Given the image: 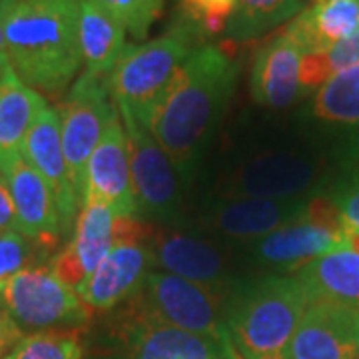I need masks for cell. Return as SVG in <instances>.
Wrapping results in <instances>:
<instances>
[{
    "label": "cell",
    "mask_w": 359,
    "mask_h": 359,
    "mask_svg": "<svg viewBox=\"0 0 359 359\" xmlns=\"http://www.w3.org/2000/svg\"><path fill=\"white\" fill-rule=\"evenodd\" d=\"M238 72V65L222 48L198 46L156 106L148 130L172 158L182 178L190 176L226 114Z\"/></svg>",
    "instance_id": "1"
},
{
    "label": "cell",
    "mask_w": 359,
    "mask_h": 359,
    "mask_svg": "<svg viewBox=\"0 0 359 359\" xmlns=\"http://www.w3.org/2000/svg\"><path fill=\"white\" fill-rule=\"evenodd\" d=\"M6 58L44 98H60L82 68L80 0H2Z\"/></svg>",
    "instance_id": "2"
},
{
    "label": "cell",
    "mask_w": 359,
    "mask_h": 359,
    "mask_svg": "<svg viewBox=\"0 0 359 359\" xmlns=\"http://www.w3.org/2000/svg\"><path fill=\"white\" fill-rule=\"evenodd\" d=\"M311 304L297 276H266L236 292L226 311V334L242 359H283Z\"/></svg>",
    "instance_id": "3"
},
{
    "label": "cell",
    "mask_w": 359,
    "mask_h": 359,
    "mask_svg": "<svg viewBox=\"0 0 359 359\" xmlns=\"http://www.w3.org/2000/svg\"><path fill=\"white\" fill-rule=\"evenodd\" d=\"M194 50V30L184 26L160 39L126 44L106 80L122 122L148 128L156 106Z\"/></svg>",
    "instance_id": "4"
},
{
    "label": "cell",
    "mask_w": 359,
    "mask_h": 359,
    "mask_svg": "<svg viewBox=\"0 0 359 359\" xmlns=\"http://www.w3.org/2000/svg\"><path fill=\"white\" fill-rule=\"evenodd\" d=\"M222 294L224 292L188 282L174 273L152 269L138 294L128 299V309L142 318L214 339L224 347L228 341V306H224Z\"/></svg>",
    "instance_id": "5"
},
{
    "label": "cell",
    "mask_w": 359,
    "mask_h": 359,
    "mask_svg": "<svg viewBox=\"0 0 359 359\" xmlns=\"http://www.w3.org/2000/svg\"><path fill=\"white\" fill-rule=\"evenodd\" d=\"M2 309L25 332L78 330L90 321L92 309L66 285L52 266H32L16 273L0 292Z\"/></svg>",
    "instance_id": "6"
},
{
    "label": "cell",
    "mask_w": 359,
    "mask_h": 359,
    "mask_svg": "<svg viewBox=\"0 0 359 359\" xmlns=\"http://www.w3.org/2000/svg\"><path fill=\"white\" fill-rule=\"evenodd\" d=\"M56 112L60 118V136L70 184L82 205L84 176L90 156L118 108L110 96L106 80L80 74L68 90L65 100L58 102Z\"/></svg>",
    "instance_id": "7"
},
{
    "label": "cell",
    "mask_w": 359,
    "mask_h": 359,
    "mask_svg": "<svg viewBox=\"0 0 359 359\" xmlns=\"http://www.w3.org/2000/svg\"><path fill=\"white\" fill-rule=\"evenodd\" d=\"M320 164L302 150L268 148L248 156L219 182V198L292 200L318 182Z\"/></svg>",
    "instance_id": "8"
},
{
    "label": "cell",
    "mask_w": 359,
    "mask_h": 359,
    "mask_svg": "<svg viewBox=\"0 0 359 359\" xmlns=\"http://www.w3.org/2000/svg\"><path fill=\"white\" fill-rule=\"evenodd\" d=\"M128 136L130 172L138 214L156 222H174L182 212V174L150 130L122 122Z\"/></svg>",
    "instance_id": "9"
},
{
    "label": "cell",
    "mask_w": 359,
    "mask_h": 359,
    "mask_svg": "<svg viewBox=\"0 0 359 359\" xmlns=\"http://www.w3.org/2000/svg\"><path fill=\"white\" fill-rule=\"evenodd\" d=\"M84 202L106 204L118 218H138L132 188L128 136L120 112H116L90 156L84 176ZM82 208V205H80Z\"/></svg>",
    "instance_id": "10"
},
{
    "label": "cell",
    "mask_w": 359,
    "mask_h": 359,
    "mask_svg": "<svg viewBox=\"0 0 359 359\" xmlns=\"http://www.w3.org/2000/svg\"><path fill=\"white\" fill-rule=\"evenodd\" d=\"M283 359H359V309L330 299L311 302Z\"/></svg>",
    "instance_id": "11"
},
{
    "label": "cell",
    "mask_w": 359,
    "mask_h": 359,
    "mask_svg": "<svg viewBox=\"0 0 359 359\" xmlns=\"http://www.w3.org/2000/svg\"><path fill=\"white\" fill-rule=\"evenodd\" d=\"M0 176L13 196L18 231L44 252L54 250L62 240V224L46 180L26 162L22 154H16L0 168Z\"/></svg>",
    "instance_id": "12"
},
{
    "label": "cell",
    "mask_w": 359,
    "mask_h": 359,
    "mask_svg": "<svg viewBox=\"0 0 359 359\" xmlns=\"http://www.w3.org/2000/svg\"><path fill=\"white\" fill-rule=\"evenodd\" d=\"M114 212L100 202H84L80 208L72 240L52 259L54 273L78 292L102 259L118 244Z\"/></svg>",
    "instance_id": "13"
},
{
    "label": "cell",
    "mask_w": 359,
    "mask_h": 359,
    "mask_svg": "<svg viewBox=\"0 0 359 359\" xmlns=\"http://www.w3.org/2000/svg\"><path fill=\"white\" fill-rule=\"evenodd\" d=\"M154 266L188 282L226 292L230 257L219 245L178 230H158L150 240Z\"/></svg>",
    "instance_id": "14"
},
{
    "label": "cell",
    "mask_w": 359,
    "mask_h": 359,
    "mask_svg": "<svg viewBox=\"0 0 359 359\" xmlns=\"http://www.w3.org/2000/svg\"><path fill=\"white\" fill-rule=\"evenodd\" d=\"M152 269L154 254L150 242L118 244L76 294L90 309L110 311L138 294Z\"/></svg>",
    "instance_id": "15"
},
{
    "label": "cell",
    "mask_w": 359,
    "mask_h": 359,
    "mask_svg": "<svg viewBox=\"0 0 359 359\" xmlns=\"http://www.w3.org/2000/svg\"><path fill=\"white\" fill-rule=\"evenodd\" d=\"M22 156L50 186L62 224V233L70 231V228L76 224L80 200L68 176L62 136H60V118L56 108L50 104L40 112L36 122L28 132L22 146Z\"/></svg>",
    "instance_id": "16"
},
{
    "label": "cell",
    "mask_w": 359,
    "mask_h": 359,
    "mask_svg": "<svg viewBox=\"0 0 359 359\" xmlns=\"http://www.w3.org/2000/svg\"><path fill=\"white\" fill-rule=\"evenodd\" d=\"M304 50L283 28L257 48L252 62L250 94L254 102L271 110H283L302 94Z\"/></svg>",
    "instance_id": "17"
},
{
    "label": "cell",
    "mask_w": 359,
    "mask_h": 359,
    "mask_svg": "<svg viewBox=\"0 0 359 359\" xmlns=\"http://www.w3.org/2000/svg\"><path fill=\"white\" fill-rule=\"evenodd\" d=\"M308 200H219L208 216V228L230 240L257 242L271 231L285 228L306 216Z\"/></svg>",
    "instance_id": "18"
},
{
    "label": "cell",
    "mask_w": 359,
    "mask_h": 359,
    "mask_svg": "<svg viewBox=\"0 0 359 359\" xmlns=\"http://www.w3.org/2000/svg\"><path fill=\"white\" fill-rule=\"evenodd\" d=\"M346 228H330L306 216L254 242V259L282 269H302L318 257L346 250Z\"/></svg>",
    "instance_id": "19"
},
{
    "label": "cell",
    "mask_w": 359,
    "mask_h": 359,
    "mask_svg": "<svg viewBox=\"0 0 359 359\" xmlns=\"http://www.w3.org/2000/svg\"><path fill=\"white\" fill-rule=\"evenodd\" d=\"M124 339L130 359H228L214 339L142 318L130 309Z\"/></svg>",
    "instance_id": "20"
},
{
    "label": "cell",
    "mask_w": 359,
    "mask_h": 359,
    "mask_svg": "<svg viewBox=\"0 0 359 359\" xmlns=\"http://www.w3.org/2000/svg\"><path fill=\"white\" fill-rule=\"evenodd\" d=\"M359 28L358 0H311L285 30L306 52L325 50Z\"/></svg>",
    "instance_id": "21"
},
{
    "label": "cell",
    "mask_w": 359,
    "mask_h": 359,
    "mask_svg": "<svg viewBox=\"0 0 359 359\" xmlns=\"http://www.w3.org/2000/svg\"><path fill=\"white\" fill-rule=\"evenodd\" d=\"M80 50L84 72L108 80L126 50V28L90 0H80Z\"/></svg>",
    "instance_id": "22"
},
{
    "label": "cell",
    "mask_w": 359,
    "mask_h": 359,
    "mask_svg": "<svg viewBox=\"0 0 359 359\" xmlns=\"http://www.w3.org/2000/svg\"><path fill=\"white\" fill-rule=\"evenodd\" d=\"M46 106V98L26 86L8 65L0 80V168L22 154L26 136Z\"/></svg>",
    "instance_id": "23"
},
{
    "label": "cell",
    "mask_w": 359,
    "mask_h": 359,
    "mask_svg": "<svg viewBox=\"0 0 359 359\" xmlns=\"http://www.w3.org/2000/svg\"><path fill=\"white\" fill-rule=\"evenodd\" d=\"M311 302L330 299L359 309V256L349 250L318 257L297 269Z\"/></svg>",
    "instance_id": "24"
},
{
    "label": "cell",
    "mask_w": 359,
    "mask_h": 359,
    "mask_svg": "<svg viewBox=\"0 0 359 359\" xmlns=\"http://www.w3.org/2000/svg\"><path fill=\"white\" fill-rule=\"evenodd\" d=\"M304 0H236L226 34L233 42H248L290 22L302 13Z\"/></svg>",
    "instance_id": "25"
},
{
    "label": "cell",
    "mask_w": 359,
    "mask_h": 359,
    "mask_svg": "<svg viewBox=\"0 0 359 359\" xmlns=\"http://www.w3.org/2000/svg\"><path fill=\"white\" fill-rule=\"evenodd\" d=\"M311 114L332 124H359V65L321 84L311 102Z\"/></svg>",
    "instance_id": "26"
},
{
    "label": "cell",
    "mask_w": 359,
    "mask_h": 359,
    "mask_svg": "<svg viewBox=\"0 0 359 359\" xmlns=\"http://www.w3.org/2000/svg\"><path fill=\"white\" fill-rule=\"evenodd\" d=\"M359 65V28L347 39L335 42L334 46L318 52H306L302 58V86L304 90L320 88L323 82Z\"/></svg>",
    "instance_id": "27"
},
{
    "label": "cell",
    "mask_w": 359,
    "mask_h": 359,
    "mask_svg": "<svg viewBox=\"0 0 359 359\" xmlns=\"http://www.w3.org/2000/svg\"><path fill=\"white\" fill-rule=\"evenodd\" d=\"M84 347L78 330H52L25 335L11 359H82Z\"/></svg>",
    "instance_id": "28"
},
{
    "label": "cell",
    "mask_w": 359,
    "mask_h": 359,
    "mask_svg": "<svg viewBox=\"0 0 359 359\" xmlns=\"http://www.w3.org/2000/svg\"><path fill=\"white\" fill-rule=\"evenodd\" d=\"M112 14L132 39L144 40L164 13V0H90Z\"/></svg>",
    "instance_id": "29"
},
{
    "label": "cell",
    "mask_w": 359,
    "mask_h": 359,
    "mask_svg": "<svg viewBox=\"0 0 359 359\" xmlns=\"http://www.w3.org/2000/svg\"><path fill=\"white\" fill-rule=\"evenodd\" d=\"M184 18L202 34L216 36L226 32L236 0H180Z\"/></svg>",
    "instance_id": "30"
},
{
    "label": "cell",
    "mask_w": 359,
    "mask_h": 359,
    "mask_svg": "<svg viewBox=\"0 0 359 359\" xmlns=\"http://www.w3.org/2000/svg\"><path fill=\"white\" fill-rule=\"evenodd\" d=\"M36 248L40 245L20 231H0V292L11 278L34 266L39 256Z\"/></svg>",
    "instance_id": "31"
},
{
    "label": "cell",
    "mask_w": 359,
    "mask_h": 359,
    "mask_svg": "<svg viewBox=\"0 0 359 359\" xmlns=\"http://www.w3.org/2000/svg\"><path fill=\"white\" fill-rule=\"evenodd\" d=\"M332 200L339 208L346 230H359V176L332 194Z\"/></svg>",
    "instance_id": "32"
},
{
    "label": "cell",
    "mask_w": 359,
    "mask_h": 359,
    "mask_svg": "<svg viewBox=\"0 0 359 359\" xmlns=\"http://www.w3.org/2000/svg\"><path fill=\"white\" fill-rule=\"evenodd\" d=\"M25 337V332L8 316L6 309H0V359L8 358Z\"/></svg>",
    "instance_id": "33"
},
{
    "label": "cell",
    "mask_w": 359,
    "mask_h": 359,
    "mask_svg": "<svg viewBox=\"0 0 359 359\" xmlns=\"http://www.w3.org/2000/svg\"><path fill=\"white\" fill-rule=\"evenodd\" d=\"M8 230L18 231V219H16V210H14L13 196L8 192L6 182L0 176V231Z\"/></svg>",
    "instance_id": "34"
},
{
    "label": "cell",
    "mask_w": 359,
    "mask_h": 359,
    "mask_svg": "<svg viewBox=\"0 0 359 359\" xmlns=\"http://www.w3.org/2000/svg\"><path fill=\"white\" fill-rule=\"evenodd\" d=\"M346 250L353 252L359 256V230H347Z\"/></svg>",
    "instance_id": "35"
},
{
    "label": "cell",
    "mask_w": 359,
    "mask_h": 359,
    "mask_svg": "<svg viewBox=\"0 0 359 359\" xmlns=\"http://www.w3.org/2000/svg\"><path fill=\"white\" fill-rule=\"evenodd\" d=\"M224 353H226V358H228V359H242L240 355H238V353H236V351H233V347H231L230 339H228V344L224 346Z\"/></svg>",
    "instance_id": "36"
},
{
    "label": "cell",
    "mask_w": 359,
    "mask_h": 359,
    "mask_svg": "<svg viewBox=\"0 0 359 359\" xmlns=\"http://www.w3.org/2000/svg\"><path fill=\"white\" fill-rule=\"evenodd\" d=\"M2 4V0H0ZM0 56H6V44H4V32H2V20H0Z\"/></svg>",
    "instance_id": "37"
},
{
    "label": "cell",
    "mask_w": 359,
    "mask_h": 359,
    "mask_svg": "<svg viewBox=\"0 0 359 359\" xmlns=\"http://www.w3.org/2000/svg\"><path fill=\"white\" fill-rule=\"evenodd\" d=\"M8 58L6 56H0V80H2V76H4V72H6V68H8Z\"/></svg>",
    "instance_id": "38"
},
{
    "label": "cell",
    "mask_w": 359,
    "mask_h": 359,
    "mask_svg": "<svg viewBox=\"0 0 359 359\" xmlns=\"http://www.w3.org/2000/svg\"><path fill=\"white\" fill-rule=\"evenodd\" d=\"M4 359H11V355H8V358H4Z\"/></svg>",
    "instance_id": "39"
},
{
    "label": "cell",
    "mask_w": 359,
    "mask_h": 359,
    "mask_svg": "<svg viewBox=\"0 0 359 359\" xmlns=\"http://www.w3.org/2000/svg\"><path fill=\"white\" fill-rule=\"evenodd\" d=\"M304 2H306V0H304Z\"/></svg>",
    "instance_id": "40"
},
{
    "label": "cell",
    "mask_w": 359,
    "mask_h": 359,
    "mask_svg": "<svg viewBox=\"0 0 359 359\" xmlns=\"http://www.w3.org/2000/svg\"><path fill=\"white\" fill-rule=\"evenodd\" d=\"M358 2H359V0H358Z\"/></svg>",
    "instance_id": "41"
}]
</instances>
